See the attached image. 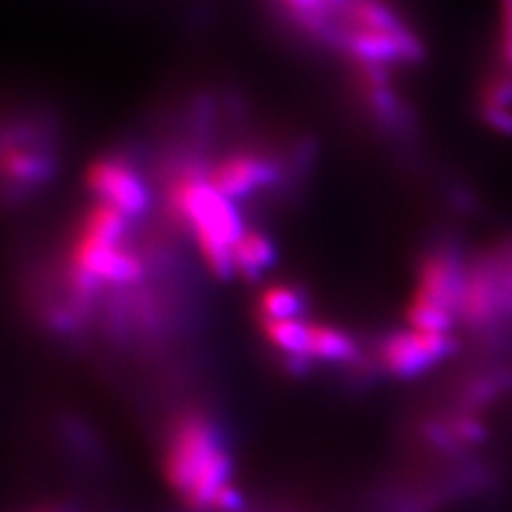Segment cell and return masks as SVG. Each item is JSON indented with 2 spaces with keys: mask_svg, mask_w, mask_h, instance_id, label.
Listing matches in <instances>:
<instances>
[{
  "mask_svg": "<svg viewBox=\"0 0 512 512\" xmlns=\"http://www.w3.org/2000/svg\"><path fill=\"white\" fill-rule=\"evenodd\" d=\"M502 7V41L500 50L508 52L512 50V0H500Z\"/></svg>",
  "mask_w": 512,
  "mask_h": 512,
  "instance_id": "15",
  "label": "cell"
},
{
  "mask_svg": "<svg viewBox=\"0 0 512 512\" xmlns=\"http://www.w3.org/2000/svg\"><path fill=\"white\" fill-rule=\"evenodd\" d=\"M274 263V246L261 231L244 229L233 246V269L246 278L259 276Z\"/></svg>",
  "mask_w": 512,
  "mask_h": 512,
  "instance_id": "9",
  "label": "cell"
},
{
  "mask_svg": "<svg viewBox=\"0 0 512 512\" xmlns=\"http://www.w3.org/2000/svg\"><path fill=\"white\" fill-rule=\"evenodd\" d=\"M303 299L293 286L274 284L259 297L261 320H282V318H299Z\"/></svg>",
  "mask_w": 512,
  "mask_h": 512,
  "instance_id": "11",
  "label": "cell"
},
{
  "mask_svg": "<svg viewBox=\"0 0 512 512\" xmlns=\"http://www.w3.org/2000/svg\"><path fill=\"white\" fill-rule=\"evenodd\" d=\"M88 188L99 203L116 207L126 218H137L148 210L150 195L137 171L120 158H99L86 171Z\"/></svg>",
  "mask_w": 512,
  "mask_h": 512,
  "instance_id": "6",
  "label": "cell"
},
{
  "mask_svg": "<svg viewBox=\"0 0 512 512\" xmlns=\"http://www.w3.org/2000/svg\"><path fill=\"white\" fill-rule=\"evenodd\" d=\"M295 18L318 28L323 26L333 11L348 9L350 0H282Z\"/></svg>",
  "mask_w": 512,
  "mask_h": 512,
  "instance_id": "13",
  "label": "cell"
},
{
  "mask_svg": "<svg viewBox=\"0 0 512 512\" xmlns=\"http://www.w3.org/2000/svg\"><path fill=\"white\" fill-rule=\"evenodd\" d=\"M468 269L453 250L427 254L416 276V286L408 306L412 329L431 333H451L459 318Z\"/></svg>",
  "mask_w": 512,
  "mask_h": 512,
  "instance_id": "4",
  "label": "cell"
},
{
  "mask_svg": "<svg viewBox=\"0 0 512 512\" xmlns=\"http://www.w3.org/2000/svg\"><path fill=\"white\" fill-rule=\"evenodd\" d=\"M265 338L274 344L280 352L295 359H306L308 348V325L299 318H282V320H261Z\"/></svg>",
  "mask_w": 512,
  "mask_h": 512,
  "instance_id": "10",
  "label": "cell"
},
{
  "mask_svg": "<svg viewBox=\"0 0 512 512\" xmlns=\"http://www.w3.org/2000/svg\"><path fill=\"white\" fill-rule=\"evenodd\" d=\"M165 476L190 508L235 510L239 506V495L229 483L231 457L218 431L203 416H184L173 427L165 453Z\"/></svg>",
  "mask_w": 512,
  "mask_h": 512,
  "instance_id": "1",
  "label": "cell"
},
{
  "mask_svg": "<svg viewBox=\"0 0 512 512\" xmlns=\"http://www.w3.org/2000/svg\"><path fill=\"white\" fill-rule=\"evenodd\" d=\"M480 118H483L495 133L512 137V109L510 107L480 105Z\"/></svg>",
  "mask_w": 512,
  "mask_h": 512,
  "instance_id": "14",
  "label": "cell"
},
{
  "mask_svg": "<svg viewBox=\"0 0 512 512\" xmlns=\"http://www.w3.org/2000/svg\"><path fill=\"white\" fill-rule=\"evenodd\" d=\"M357 357V344L342 329L331 325L310 323L308 325V348L306 359L316 361H350Z\"/></svg>",
  "mask_w": 512,
  "mask_h": 512,
  "instance_id": "8",
  "label": "cell"
},
{
  "mask_svg": "<svg viewBox=\"0 0 512 512\" xmlns=\"http://www.w3.org/2000/svg\"><path fill=\"white\" fill-rule=\"evenodd\" d=\"M171 214L184 222L203 256L205 265L216 276L233 274V246L244 233L242 218L229 197L218 192L207 173L186 167L173 175L169 184Z\"/></svg>",
  "mask_w": 512,
  "mask_h": 512,
  "instance_id": "2",
  "label": "cell"
},
{
  "mask_svg": "<svg viewBox=\"0 0 512 512\" xmlns=\"http://www.w3.org/2000/svg\"><path fill=\"white\" fill-rule=\"evenodd\" d=\"M126 216L116 207L96 203L86 214L71 246V282L75 291L92 293L101 284H135L143 263L126 246Z\"/></svg>",
  "mask_w": 512,
  "mask_h": 512,
  "instance_id": "3",
  "label": "cell"
},
{
  "mask_svg": "<svg viewBox=\"0 0 512 512\" xmlns=\"http://www.w3.org/2000/svg\"><path fill=\"white\" fill-rule=\"evenodd\" d=\"M451 333L406 329L389 335L380 346V361L393 376H419L451 355Z\"/></svg>",
  "mask_w": 512,
  "mask_h": 512,
  "instance_id": "5",
  "label": "cell"
},
{
  "mask_svg": "<svg viewBox=\"0 0 512 512\" xmlns=\"http://www.w3.org/2000/svg\"><path fill=\"white\" fill-rule=\"evenodd\" d=\"M274 178V167L256 154H231L218 160L207 173L210 184L231 201L248 197L250 192L269 184Z\"/></svg>",
  "mask_w": 512,
  "mask_h": 512,
  "instance_id": "7",
  "label": "cell"
},
{
  "mask_svg": "<svg viewBox=\"0 0 512 512\" xmlns=\"http://www.w3.org/2000/svg\"><path fill=\"white\" fill-rule=\"evenodd\" d=\"M5 173L15 184L37 182L45 173V160L35 152L26 148H15L5 152Z\"/></svg>",
  "mask_w": 512,
  "mask_h": 512,
  "instance_id": "12",
  "label": "cell"
}]
</instances>
